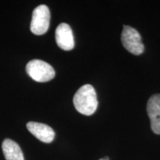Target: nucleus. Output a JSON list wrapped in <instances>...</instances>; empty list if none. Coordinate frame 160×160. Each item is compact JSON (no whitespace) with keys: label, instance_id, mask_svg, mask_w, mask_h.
<instances>
[{"label":"nucleus","instance_id":"1","mask_svg":"<svg viewBox=\"0 0 160 160\" xmlns=\"http://www.w3.org/2000/svg\"><path fill=\"white\" fill-rule=\"evenodd\" d=\"M73 105L77 111L82 114L91 116L94 113L98 107V101L93 86H82L73 97Z\"/></svg>","mask_w":160,"mask_h":160},{"label":"nucleus","instance_id":"2","mask_svg":"<svg viewBox=\"0 0 160 160\" xmlns=\"http://www.w3.org/2000/svg\"><path fill=\"white\" fill-rule=\"evenodd\" d=\"M29 77L39 82H46L55 77V71L50 64L39 59L30 61L26 65Z\"/></svg>","mask_w":160,"mask_h":160},{"label":"nucleus","instance_id":"3","mask_svg":"<svg viewBox=\"0 0 160 160\" xmlns=\"http://www.w3.org/2000/svg\"><path fill=\"white\" fill-rule=\"evenodd\" d=\"M51 13L45 5H41L33 10L31 22V31L35 35L45 34L49 28Z\"/></svg>","mask_w":160,"mask_h":160},{"label":"nucleus","instance_id":"4","mask_svg":"<svg viewBox=\"0 0 160 160\" xmlns=\"http://www.w3.org/2000/svg\"><path fill=\"white\" fill-rule=\"evenodd\" d=\"M121 40L124 48L134 55H140L144 51L141 36L137 30L131 26L124 25L121 35Z\"/></svg>","mask_w":160,"mask_h":160},{"label":"nucleus","instance_id":"5","mask_svg":"<svg viewBox=\"0 0 160 160\" xmlns=\"http://www.w3.org/2000/svg\"><path fill=\"white\" fill-rule=\"evenodd\" d=\"M55 38L57 45L64 51H71L74 48V38L69 25L61 23L56 29Z\"/></svg>","mask_w":160,"mask_h":160},{"label":"nucleus","instance_id":"6","mask_svg":"<svg viewBox=\"0 0 160 160\" xmlns=\"http://www.w3.org/2000/svg\"><path fill=\"white\" fill-rule=\"evenodd\" d=\"M147 112L152 131L156 134H160V94L153 95L150 98L147 104Z\"/></svg>","mask_w":160,"mask_h":160},{"label":"nucleus","instance_id":"7","mask_svg":"<svg viewBox=\"0 0 160 160\" xmlns=\"http://www.w3.org/2000/svg\"><path fill=\"white\" fill-rule=\"evenodd\" d=\"M27 128L38 139L45 143H51L55 137V132L52 128L43 123L29 122Z\"/></svg>","mask_w":160,"mask_h":160},{"label":"nucleus","instance_id":"8","mask_svg":"<svg viewBox=\"0 0 160 160\" xmlns=\"http://www.w3.org/2000/svg\"><path fill=\"white\" fill-rule=\"evenodd\" d=\"M2 148L6 160H25L21 148L13 140L5 139Z\"/></svg>","mask_w":160,"mask_h":160},{"label":"nucleus","instance_id":"9","mask_svg":"<svg viewBox=\"0 0 160 160\" xmlns=\"http://www.w3.org/2000/svg\"><path fill=\"white\" fill-rule=\"evenodd\" d=\"M99 160H109V159H108V157H105V158H103V159H101Z\"/></svg>","mask_w":160,"mask_h":160}]
</instances>
